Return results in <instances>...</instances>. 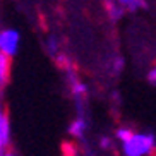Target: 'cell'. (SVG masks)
Instances as JSON below:
<instances>
[{
  "label": "cell",
  "instance_id": "cell-1",
  "mask_svg": "<svg viewBox=\"0 0 156 156\" xmlns=\"http://www.w3.org/2000/svg\"><path fill=\"white\" fill-rule=\"evenodd\" d=\"M156 149V137L153 134L134 132L130 139L122 142V153L125 156H144L151 154Z\"/></svg>",
  "mask_w": 156,
  "mask_h": 156
},
{
  "label": "cell",
  "instance_id": "cell-2",
  "mask_svg": "<svg viewBox=\"0 0 156 156\" xmlns=\"http://www.w3.org/2000/svg\"><path fill=\"white\" fill-rule=\"evenodd\" d=\"M19 41H21V36L16 29H4L0 33V51L9 58L14 57L17 53Z\"/></svg>",
  "mask_w": 156,
  "mask_h": 156
},
{
  "label": "cell",
  "instance_id": "cell-3",
  "mask_svg": "<svg viewBox=\"0 0 156 156\" xmlns=\"http://www.w3.org/2000/svg\"><path fill=\"white\" fill-rule=\"evenodd\" d=\"M10 144V125H9V117L4 112V108H0V154H4L7 151V147Z\"/></svg>",
  "mask_w": 156,
  "mask_h": 156
},
{
  "label": "cell",
  "instance_id": "cell-4",
  "mask_svg": "<svg viewBox=\"0 0 156 156\" xmlns=\"http://www.w3.org/2000/svg\"><path fill=\"white\" fill-rule=\"evenodd\" d=\"M108 4H106V10H108V16H110L112 21H119L125 12V7L119 2H115V0H106Z\"/></svg>",
  "mask_w": 156,
  "mask_h": 156
},
{
  "label": "cell",
  "instance_id": "cell-5",
  "mask_svg": "<svg viewBox=\"0 0 156 156\" xmlns=\"http://www.w3.org/2000/svg\"><path fill=\"white\" fill-rule=\"evenodd\" d=\"M86 127H87L86 120H84L83 117H77V119L69 125V134L72 137H83L84 132H86Z\"/></svg>",
  "mask_w": 156,
  "mask_h": 156
},
{
  "label": "cell",
  "instance_id": "cell-6",
  "mask_svg": "<svg viewBox=\"0 0 156 156\" xmlns=\"http://www.w3.org/2000/svg\"><path fill=\"white\" fill-rule=\"evenodd\" d=\"M7 77H9V57L0 51V89L4 87Z\"/></svg>",
  "mask_w": 156,
  "mask_h": 156
},
{
  "label": "cell",
  "instance_id": "cell-7",
  "mask_svg": "<svg viewBox=\"0 0 156 156\" xmlns=\"http://www.w3.org/2000/svg\"><path fill=\"white\" fill-rule=\"evenodd\" d=\"M115 2L122 4L127 10H139V9H144L146 7L144 0H115Z\"/></svg>",
  "mask_w": 156,
  "mask_h": 156
},
{
  "label": "cell",
  "instance_id": "cell-8",
  "mask_svg": "<svg viewBox=\"0 0 156 156\" xmlns=\"http://www.w3.org/2000/svg\"><path fill=\"white\" fill-rule=\"evenodd\" d=\"M134 134L132 129H129V127H119L117 130H115V137L119 139L120 142H125L127 139H130V136Z\"/></svg>",
  "mask_w": 156,
  "mask_h": 156
},
{
  "label": "cell",
  "instance_id": "cell-9",
  "mask_svg": "<svg viewBox=\"0 0 156 156\" xmlns=\"http://www.w3.org/2000/svg\"><path fill=\"white\" fill-rule=\"evenodd\" d=\"M46 48H48V51H50V55L55 57L57 53H58V41H57L55 38H50V40L46 41Z\"/></svg>",
  "mask_w": 156,
  "mask_h": 156
},
{
  "label": "cell",
  "instance_id": "cell-10",
  "mask_svg": "<svg viewBox=\"0 0 156 156\" xmlns=\"http://www.w3.org/2000/svg\"><path fill=\"white\" fill-rule=\"evenodd\" d=\"M124 64H125V60L122 58V57H117V58L113 60V72H115V74L122 72V69H124Z\"/></svg>",
  "mask_w": 156,
  "mask_h": 156
},
{
  "label": "cell",
  "instance_id": "cell-11",
  "mask_svg": "<svg viewBox=\"0 0 156 156\" xmlns=\"http://www.w3.org/2000/svg\"><path fill=\"white\" fill-rule=\"evenodd\" d=\"M112 144H113V141H112L108 136H105V137L100 139V147H101V149H110Z\"/></svg>",
  "mask_w": 156,
  "mask_h": 156
},
{
  "label": "cell",
  "instance_id": "cell-12",
  "mask_svg": "<svg viewBox=\"0 0 156 156\" xmlns=\"http://www.w3.org/2000/svg\"><path fill=\"white\" fill-rule=\"evenodd\" d=\"M147 81H149L151 84H156V67L149 70V74H147Z\"/></svg>",
  "mask_w": 156,
  "mask_h": 156
}]
</instances>
